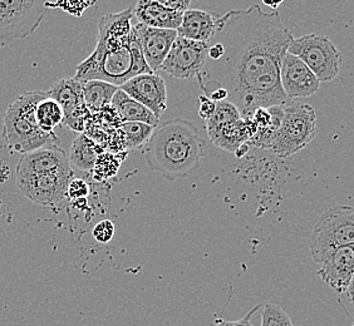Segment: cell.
Listing matches in <instances>:
<instances>
[{"label":"cell","mask_w":354,"mask_h":326,"mask_svg":"<svg viewBox=\"0 0 354 326\" xmlns=\"http://www.w3.org/2000/svg\"><path fill=\"white\" fill-rule=\"evenodd\" d=\"M209 43L177 35L161 69L177 79L201 78L207 61Z\"/></svg>","instance_id":"10"},{"label":"cell","mask_w":354,"mask_h":326,"mask_svg":"<svg viewBox=\"0 0 354 326\" xmlns=\"http://www.w3.org/2000/svg\"><path fill=\"white\" fill-rule=\"evenodd\" d=\"M48 97L53 98L61 104L64 118L72 115L75 111L86 106L83 99V83L73 78H63L48 90Z\"/></svg>","instance_id":"20"},{"label":"cell","mask_w":354,"mask_h":326,"mask_svg":"<svg viewBox=\"0 0 354 326\" xmlns=\"http://www.w3.org/2000/svg\"><path fill=\"white\" fill-rule=\"evenodd\" d=\"M72 169L66 151L59 144H49L21 155L17 164V176H32Z\"/></svg>","instance_id":"16"},{"label":"cell","mask_w":354,"mask_h":326,"mask_svg":"<svg viewBox=\"0 0 354 326\" xmlns=\"http://www.w3.org/2000/svg\"><path fill=\"white\" fill-rule=\"evenodd\" d=\"M118 88L115 84L98 79L83 83V99L92 115L111 104Z\"/></svg>","instance_id":"22"},{"label":"cell","mask_w":354,"mask_h":326,"mask_svg":"<svg viewBox=\"0 0 354 326\" xmlns=\"http://www.w3.org/2000/svg\"><path fill=\"white\" fill-rule=\"evenodd\" d=\"M73 176L75 172L72 169L32 176H17V186L32 202L52 207L67 198V189Z\"/></svg>","instance_id":"11"},{"label":"cell","mask_w":354,"mask_h":326,"mask_svg":"<svg viewBox=\"0 0 354 326\" xmlns=\"http://www.w3.org/2000/svg\"><path fill=\"white\" fill-rule=\"evenodd\" d=\"M48 0H0V46L35 33L47 15Z\"/></svg>","instance_id":"7"},{"label":"cell","mask_w":354,"mask_h":326,"mask_svg":"<svg viewBox=\"0 0 354 326\" xmlns=\"http://www.w3.org/2000/svg\"><path fill=\"white\" fill-rule=\"evenodd\" d=\"M155 1L162 4L165 7L183 12V13L189 9L191 4V0H155Z\"/></svg>","instance_id":"32"},{"label":"cell","mask_w":354,"mask_h":326,"mask_svg":"<svg viewBox=\"0 0 354 326\" xmlns=\"http://www.w3.org/2000/svg\"><path fill=\"white\" fill-rule=\"evenodd\" d=\"M38 126L47 133H55V129L63 124L64 112L61 104L50 97H46L35 108Z\"/></svg>","instance_id":"23"},{"label":"cell","mask_w":354,"mask_h":326,"mask_svg":"<svg viewBox=\"0 0 354 326\" xmlns=\"http://www.w3.org/2000/svg\"><path fill=\"white\" fill-rule=\"evenodd\" d=\"M72 204L75 206V209H78V210H86V206H87V198H80V200L72 201Z\"/></svg>","instance_id":"36"},{"label":"cell","mask_w":354,"mask_h":326,"mask_svg":"<svg viewBox=\"0 0 354 326\" xmlns=\"http://www.w3.org/2000/svg\"><path fill=\"white\" fill-rule=\"evenodd\" d=\"M100 155L101 152L97 151V143L86 133H80L72 143L68 156L69 163L78 170L92 172Z\"/></svg>","instance_id":"21"},{"label":"cell","mask_w":354,"mask_h":326,"mask_svg":"<svg viewBox=\"0 0 354 326\" xmlns=\"http://www.w3.org/2000/svg\"><path fill=\"white\" fill-rule=\"evenodd\" d=\"M260 326H294L292 319L288 314L278 305L266 304L261 314Z\"/></svg>","instance_id":"26"},{"label":"cell","mask_w":354,"mask_h":326,"mask_svg":"<svg viewBox=\"0 0 354 326\" xmlns=\"http://www.w3.org/2000/svg\"><path fill=\"white\" fill-rule=\"evenodd\" d=\"M198 84H200L201 90L204 92V95L210 98L214 102H223V101H226L227 97H229L227 90L224 87H221V84L218 82L204 81L198 83Z\"/></svg>","instance_id":"28"},{"label":"cell","mask_w":354,"mask_h":326,"mask_svg":"<svg viewBox=\"0 0 354 326\" xmlns=\"http://www.w3.org/2000/svg\"><path fill=\"white\" fill-rule=\"evenodd\" d=\"M47 92L32 90L19 95L9 107L3 119V140L10 150L26 155L49 144H59L55 133H47L38 126L35 108Z\"/></svg>","instance_id":"4"},{"label":"cell","mask_w":354,"mask_h":326,"mask_svg":"<svg viewBox=\"0 0 354 326\" xmlns=\"http://www.w3.org/2000/svg\"><path fill=\"white\" fill-rule=\"evenodd\" d=\"M318 275L330 289L342 295L354 275V245L328 252L320 260Z\"/></svg>","instance_id":"14"},{"label":"cell","mask_w":354,"mask_h":326,"mask_svg":"<svg viewBox=\"0 0 354 326\" xmlns=\"http://www.w3.org/2000/svg\"><path fill=\"white\" fill-rule=\"evenodd\" d=\"M121 161L118 160V157L112 155V153H101L97 161H95L93 173L97 180H106L111 177L116 176L120 171Z\"/></svg>","instance_id":"25"},{"label":"cell","mask_w":354,"mask_h":326,"mask_svg":"<svg viewBox=\"0 0 354 326\" xmlns=\"http://www.w3.org/2000/svg\"><path fill=\"white\" fill-rule=\"evenodd\" d=\"M261 1L272 9H278L284 3V0H261Z\"/></svg>","instance_id":"35"},{"label":"cell","mask_w":354,"mask_h":326,"mask_svg":"<svg viewBox=\"0 0 354 326\" xmlns=\"http://www.w3.org/2000/svg\"><path fill=\"white\" fill-rule=\"evenodd\" d=\"M204 155L205 141L198 127L186 119H172L158 124L143 151L151 170L169 181L192 173L200 166Z\"/></svg>","instance_id":"3"},{"label":"cell","mask_w":354,"mask_h":326,"mask_svg":"<svg viewBox=\"0 0 354 326\" xmlns=\"http://www.w3.org/2000/svg\"><path fill=\"white\" fill-rule=\"evenodd\" d=\"M218 18L216 14L210 12L187 9L183 14V21L177 29V35L190 41L210 43L216 32Z\"/></svg>","instance_id":"17"},{"label":"cell","mask_w":354,"mask_h":326,"mask_svg":"<svg viewBox=\"0 0 354 326\" xmlns=\"http://www.w3.org/2000/svg\"><path fill=\"white\" fill-rule=\"evenodd\" d=\"M111 104L116 109L122 122L147 123L153 127L160 124V118L151 109L137 102L136 99H133L121 88L117 89Z\"/></svg>","instance_id":"19"},{"label":"cell","mask_w":354,"mask_h":326,"mask_svg":"<svg viewBox=\"0 0 354 326\" xmlns=\"http://www.w3.org/2000/svg\"><path fill=\"white\" fill-rule=\"evenodd\" d=\"M293 39L279 12L266 13L259 6L230 10L218 17L212 39L223 44L224 55L206 61L198 82L220 83L243 118L260 107L283 106L292 99L281 87L280 68Z\"/></svg>","instance_id":"1"},{"label":"cell","mask_w":354,"mask_h":326,"mask_svg":"<svg viewBox=\"0 0 354 326\" xmlns=\"http://www.w3.org/2000/svg\"><path fill=\"white\" fill-rule=\"evenodd\" d=\"M283 107V121L266 150L280 158H286L304 150L315 138L317 115L310 104L294 102L293 99Z\"/></svg>","instance_id":"5"},{"label":"cell","mask_w":354,"mask_h":326,"mask_svg":"<svg viewBox=\"0 0 354 326\" xmlns=\"http://www.w3.org/2000/svg\"><path fill=\"white\" fill-rule=\"evenodd\" d=\"M354 245V207L337 206L326 211L314 226L309 250L317 264L328 252Z\"/></svg>","instance_id":"6"},{"label":"cell","mask_w":354,"mask_h":326,"mask_svg":"<svg viewBox=\"0 0 354 326\" xmlns=\"http://www.w3.org/2000/svg\"><path fill=\"white\" fill-rule=\"evenodd\" d=\"M89 195V184L83 178H73L67 189V198L69 201H75L80 198H87Z\"/></svg>","instance_id":"30"},{"label":"cell","mask_w":354,"mask_h":326,"mask_svg":"<svg viewBox=\"0 0 354 326\" xmlns=\"http://www.w3.org/2000/svg\"><path fill=\"white\" fill-rule=\"evenodd\" d=\"M198 116L205 121H207L209 118H212V115L216 111V102L212 101L210 98H207L206 95H200L198 98Z\"/></svg>","instance_id":"31"},{"label":"cell","mask_w":354,"mask_h":326,"mask_svg":"<svg viewBox=\"0 0 354 326\" xmlns=\"http://www.w3.org/2000/svg\"><path fill=\"white\" fill-rule=\"evenodd\" d=\"M288 53L295 55L307 64L320 83L333 81L341 72L343 57L326 35H301L294 38Z\"/></svg>","instance_id":"8"},{"label":"cell","mask_w":354,"mask_h":326,"mask_svg":"<svg viewBox=\"0 0 354 326\" xmlns=\"http://www.w3.org/2000/svg\"><path fill=\"white\" fill-rule=\"evenodd\" d=\"M133 17L132 9L103 15L98 24L95 50L77 66V81L86 83L98 79L121 87L136 75L153 73L145 61L131 23Z\"/></svg>","instance_id":"2"},{"label":"cell","mask_w":354,"mask_h":326,"mask_svg":"<svg viewBox=\"0 0 354 326\" xmlns=\"http://www.w3.org/2000/svg\"><path fill=\"white\" fill-rule=\"evenodd\" d=\"M209 138L216 147L235 153L252 138V129L238 107L230 101L216 103V111L206 121Z\"/></svg>","instance_id":"9"},{"label":"cell","mask_w":354,"mask_h":326,"mask_svg":"<svg viewBox=\"0 0 354 326\" xmlns=\"http://www.w3.org/2000/svg\"><path fill=\"white\" fill-rule=\"evenodd\" d=\"M133 29L142 49L145 61H147L151 70L157 73V70L162 67L172 44L176 41L177 30L149 27L142 23L135 24Z\"/></svg>","instance_id":"15"},{"label":"cell","mask_w":354,"mask_h":326,"mask_svg":"<svg viewBox=\"0 0 354 326\" xmlns=\"http://www.w3.org/2000/svg\"><path fill=\"white\" fill-rule=\"evenodd\" d=\"M138 23L149 27L177 30L183 21V12L165 7L155 0H138L135 8Z\"/></svg>","instance_id":"18"},{"label":"cell","mask_w":354,"mask_h":326,"mask_svg":"<svg viewBox=\"0 0 354 326\" xmlns=\"http://www.w3.org/2000/svg\"><path fill=\"white\" fill-rule=\"evenodd\" d=\"M95 3L97 0H55V3L47 1V8H58L66 13L80 18L89 7H93Z\"/></svg>","instance_id":"27"},{"label":"cell","mask_w":354,"mask_h":326,"mask_svg":"<svg viewBox=\"0 0 354 326\" xmlns=\"http://www.w3.org/2000/svg\"><path fill=\"white\" fill-rule=\"evenodd\" d=\"M280 82L289 99L308 98L320 88V81L298 57L286 53L280 68Z\"/></svg>","instance_id":"12"},{"label":"cell","mask_w":354,"mask_h":326,"mask_svg":"<svg viewBox=\"0 0 354 326\" xmlns=\"http://www.w3.org/2000/svg\"><path fill=\"white\" fill-rule=\"evenodd\" d=\"M260 306L257 305L252 307V310L249 313L246 314L245 316H243L241 319L238 321H226L225 320V325L226 326H254L252 323V318L254 314L257 313L260 309Z\"/></svg>","instance_id":"33"},{"label":"cell","mask_w":354,"mask_h":326,"mask_svg":"<svg viewBox=\"0 0 354 326\" xmlns=\"http://www.w3.org/2000/svg\"><path fill=\"white\" fill-rule=\"evenodd\" d=\"M156 127L142 122H122L120 126V132L123 137L126 148L137 150L145 147L150 141Z\"/></svg>","instance_id":"24"},{"label":"cell","mask_w":354,"mask_h":326,"mask_svg":"<svg viewBox=\"0 0 354 326\" xmlns=\"http://www.w3.org/2000/svg\"><path fill=\"white\" fill-rule=\"evenodd\" d=\"M137 102L151 109L158 118L167 108V89L157 73H143L124 82L120 87Z\"/></svg>","instance_id":"13"},{"label":"cell","mask_w":354,"mask_h":326,"mask_svg":"<svg viewBox=\"0 0 354 326\" xmlns=\"http://www.w3.org/2000/svg\"><path fill=\"white\" fill-rule=\"evenodd\" d=\"M92 236L97 242L109 244L115 236V224L111 220H102L92 230Z\"/></svg>","instance_id":"29"},{"label":"cell","mask_w":354,"mask_h":326,"mask_svg":"<svg viewBox=\"0 0 354 326\" xmlns=\"http://www.w3.org/2000/svg\"><path fill=\"white\" fill-rule=\"evenodd\" d=\"M342 301H347L348 304H351V305L354 306V275L352 280H351V282H349V285H348L347 290L343 292L341 295Z\"/></svg>","instance_id":"34"}]
</instances>
